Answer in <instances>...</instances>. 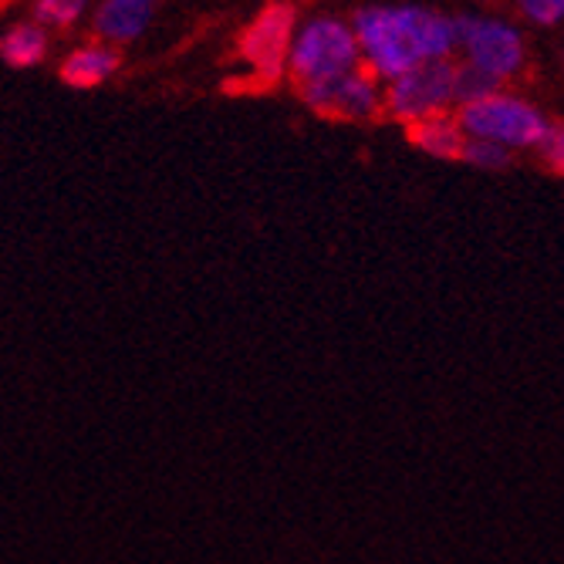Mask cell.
<instances>
[{
	"label": "cell",
	"instance_id": "cell-7",
	"mask_svg": "<svg viewBox=\"0 0 564 564\" xmlns=\"http://www.w3.org/2000/svg\"><path fill=\"white\" fill-rule=\"evenodd\" d=\"M297 28V14L291 4H268L253 24L247 28L243 41H240V55L250 65V72L264 78V82H278L281 72L288 68V47Z\"/></svg>",
	"mask_w": 564,
	"mask_h": 564
},
{
	"label": "cell",
	"instance_id": "cell-4",
	"mask_svg": "<svg viewBox=\"0 0 564 564\" xmlns=\"http://www.w3.org/2000/svg\"><path fill=\"white\" fill-rule=\"evenodd\" d=\"M456 31V47L467 51V65L487 72L497 82L514 78L524 68L528 44L518 28L497 18H480V14H464L453 18Z\"/></svg>",
	"mask_w": 564,
	"mask_h": 564
},
{
	"label": "cell",
	"instance_id": "cell-15",
	"mask_svg": "<svg viewBox=\"0 0 564 564\" xmlns=\"http://www.w3.org/2000/svg\"><path fill=\"white\" fill-rule=\"evenodd\" d=\"M541 152V160L551 173H561L564 170V129L557 122L547 126V132L541 135V142L534 145Z\"/></svg>",
	"mask_w": 564,
	"mask_h": 564
},
{
	"label": "cell",
	"instance_id": "cell-12",
	"mask_svg": "<svg viewBox=\"0 0 564 564\" xmlns=\"http://www.w3.org/2000/svg\"><path fill=\"white\" fill-rule=\"evenodd\" d=\"M500 91V82L490 78L487 72L474 68V65H453V106H470L477 98H487Z\"/></svg>",
	"mask_w": 564,
	"mask_h": 564
},
{
	"label": "cell",
	"instance_id": "cell-5",
	"mask_svg": "<svg viewBox=\"0 0 564 564\" xmlns=\"http://www.w3.org/2000/svg\"><path fill=\"white\" fill-rule=\"evenodd\" d=\"M382 106L399 122H420L430 116H440L453 106V62L436 58L423 62L413 72H405L389 82L382 91Z\"/></svg>",
	"mask_w": 564,
	"mask_h": 564
},
{
	"label": "cell",
	"instance_id": "cell-1",
	"mask_svg": "<svg viewBox=\"0 0 564 564\" xmlns=\"http://www.w3.org/2000/svg\"><path fill=\"white\" fill-rule=\"evenodd\" d=\"M351 34L366 68L382 82L456 51L453 18L430 8H362L351 21Z\"/></svg>",
	"mask_w": 564,
	"mask_h": 564
},
{
	"label": "cell",
	"instance_id": "cell-2",
	"mask_svg": "<svg viewBox=\"0 0 564 564\" xmlns=\"http://www.w3.org/2000/svg\"><path fill=\"white\" fill-rule=\"evenodd\" d=\"M456 122L467 139H487L510 152L534 149L551 126L538 106H531L528 98L510 95V91H494L487 98L470 101V106L459 109Z\"/></svg>",
	"mask_w": 564,
	"mask_h": 564
},
{
	"label": "cell",
	"instance_id": "cell-10",
	"mask_svg": "<svg viewBox=\"0 0 564 564\" xmlns=\"http://www.w3.org/2000/svg\"><path fill=\"white\" fill-rule=\"evenodd\" d=\"M409 139H413L433 160H459V152H464V142H467L459 122L449 119L446 112L413 122L409 126Z\"/></svg>",
	"mask_w": 564,
	"mask_h": 564
},
{
	"label": "cell",
	"instance_id": "cell-16",
	"mask_svg": "<svg viewBox=\"0 0 564 564\" xmlns=\"http://www.w3.org/2000/svg\"><path fill=\"white\" fill-rule=\"evenodd\" d=\"M528 21L541 24V28H557L564 18V0H518Z\"/></svg>",
	"mask_w": 564,
	"mask_h": 564
},
{
	"label": "cell",
	"instance_id": "cell-8",
	"mask_svg": "<svg viewBox=\"0 0 564 564\" xmlns=\"http://www.w3.org/2000/svg\"><path fill=\"white\" fill-rule=\"evenodd\" d=\"M152 14H156V0H101L91 28L101 41L126 44L149 28Z\"/></svg>",
	"mask_w": 564,
	"mask_h": 564
},
{
	"label": "cell",
	"instance_id": "cell-3",
	"mask_svg": "<svg viewBox=\"0 0 564 564\" xmlns=\"http://www.w3.org/2000/svg\"><path fill=\"white\" fill-rule=\"evenodd\" d=\"M362 55H358V41L351 28L338 18H315L301 31H294L288 47V68L301 85H318L332 82L338 75H348L358 68Z\"/></svg>",
	"mask_w": 564,
	"mask_h": 564
},
{
	"label": "cell",
	"instance_id": "cell-11",
	"mask_svg": "<svg viewBox=\"0 0 564 564\" xmlns=\"http://www.w3.org/2000/svg\"><path fill=\"white\" fill-rule=\"evenodd\" d=\"M47 55V34L41 24H14L4 37H0V58L11 68H34Z\"/></svg>",
	"mask_w": 564,
	"mask_h": 564
},
{
	"label": "cell",
	"instance_id": "cell-9",
	"mask_svg": "<svg viewBox=\"0 0 564 564\" xmlns=\"http://www.w3.org/2000/svg\"><path fill=\"white\" fill-rule=\"evenodd\" d=\"M119 65H122V58L116 47H106V44L75 47L62 62V82L68 88H98L119 72Z\"/></svg>",
	"mask_w": 564,
	"mask_h": 564
},
{
	"label": "cell",
	"instance_id": "cell-13",
	"mask_svg": "<svg viewBox=\"0 0 564 564\" xmlns=\"http://www.w3.org/2000/svg\"><path fill=\"white\" fill-rule=\"evenodd\" d=\"M459 160L477 166V170H507L510 166V149H503L497 142H487V139H467L464 152H459Z\"/></svg>",
	"mask_w": 564,
	"mask_h": 564
},
{
	"label": "cell",
	"instance_id": "cell-6",
	"mask_svg": "<svg viewBox=\"0 0 564 564\" xmlns=\"http://www.w3.org/2000/svg\"><path fill=\"white\" fill-rule=\"evenodd\" d=\"M297 91L307 101V109H315L318 116H328V119H341V122H369L386 109L379 78L362 65L332 82L301 85Z\"/></svg>",
	"mask_w": 564,
	"mask_h": 564
},
{
	"label": "cell",
	"instance_id": "cell-14",
	"mask_svg": "<svg viewBox=\"0 0 564 564\" xmlns=\"http://www.w3.org/2000/svg\"><path fill=\"white\" fill-rule=\"evenodd\" d=\"M91 0H37V24H51V28H72Z\"/></svg>",
	"mask_w": 564,
	"mask_h": 564
}]
</instances>
